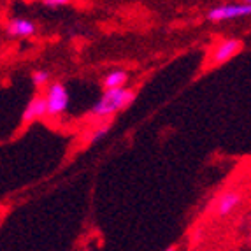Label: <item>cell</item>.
Segmentation results:
<instances>
[{
  "instance_id": "6da1fadb",
  "label": "cell",
  "mask_w": 251,
  "mask_h": 251,
  "mask_svg": "<svg viewBox=\"0 0 251 251\" xmlns=\"http://www.w3.org/2000/svg\"><path fill=\"white\" fill-rule=\"evenodd\" d=\"M135 100V92L128 88H114V90H104L100 100L97 102L92 109V116L105 118L113 116L114 113L126 109L132 102Z\"/></svg>"
},
{
  "instance_id": "7a4b0ae2",
  "label": "cell",
  "mask_w": 251,
  "mask_h": 251,
  "mask_svg": "<svg viewBox=\"0 0 251 251\" xmlns=\"http://www.w3.org/2000/svg\"><path fill=\"white\" fill-rule=\"evenodd\" d=\"M46 100H48V116L51 118L62 116L67 111V105H69V93L65 90V86L62 83H53L48 88Z\"/></svg>"
},
{
  "instance_id": "3957f363",
  "label": "cell",
  "mask_w": 251,
  "mask_h": 251,
  "mask_svg": "<svg viewBox=\"0 0 251 251\" xmlns=\"http://www.w3.org/2000/svg\"><path fill=\"white\" fill-rule=\"evenodd\" d=\"M251 16V4L244 2V4H228V5H220V7L211 9L207 13V20L209 21H226V20H235V18H244Z\"/></svg>"
},
{
  "instance_id": "277c9868",
  "label": "cell",
  "mask_w": 251,
  "mask_h": 251,
  "mask_svg": "<svg viewBox=\"0 0 251 251\" xmlns=\"http://www.w3.org/2000/svg\"><path fill=\"white\" fill-rule=\"evenodd\" d=\"M243 204V193L239 190H226L214 202V211L218 218H226L232 214L239 205Z\"/></svg>"
},
{
  "instance_id": "5b68a950",
  "label": "cell",
  "mask_w": 251,
  "mask_h": 251,
  "mask_svg": "<svg viewBox=\"0 0 251 251\" xmlns=\"http://www.w3.org/2000/svg\"><path fill=\"white\" fill-rule=\"evenodd\" d=\"M243 50V42L239 39H225L216 46L213 53V63L214 65H222L226 63L230 58H234L239 51Z\"/></svg>"
},
{
  "instance_id": "8992f818",
  "label": "cell",
  "mask_w": 251,
  "mask_h": 251,
  "mask_svg": "<svg viewBox=\"0 0 251 251\" xmlns=\"http://www.w3.org/2000/svg\"><path fill=\"white\" fill-rule=\"evenodd\" d=\"M46 114H48V100H46V97L37 95V97H34V99L28 102V105L25 107L21 122H23V125H28V123L35 122V120H41V118L46 116Z\"/></svg>"
},
{
  "instance_id": "52a82bcc",
  "label": "cell",
  "mask_w": 251,
  "mask_h": 251,
  "mask_svg": "<svg viewBox=\"0 0 251 251\" xmlns=\"http://www.w3.org/2000/svg\"><path fill=\"white\" fill-rule=\"evenodd\" d=\"M5 32L11 37H30V35L35 34V25L30 20L25 18H16V20H11L5 26Z\"/></svg>"
},
{
  "instance_id": "ba28073f",
  "label": "cell",
  "mask_w": 251,
  "mask_h": 251,
  "mask_svg": "<svg viewBox=\"0 0 251 251\" xmlns=\"http://www.w3.org/2000/svg\"><path fill=\"white\" fill-rule=\"evenodd\" d=\"M128 83V72L125 71H113L109 72L102 81V88L104 90H114V88H123Z\"/></svg>"
},
{
  "instance_id": "9c48e42d",
  "label": "cell",
  "mask_w": 251,
  "mask_h": 251,
  "mask_svg": "<svg viewBox=\"0 0 251 251\" xmlns=\"http://www.w3.org/2000/svg\"><path fill=\"white\" fill-rule=\"evenodd\" d=\"M32 81H34V84L37 86V88H41V86H44V84L50 83V72L35 71L34 74H32Z\"/></svg>"
},
{
  "instance_id": "30bf717a",
  "label": "cell",
  "mask_w": 251,
  "mask_h": 251,
  "mask_svg": "<svg viewBox=\"0 0 251 251\" xmlns=\"http://www.w3.org/2000/svg\"><path fill=\"white\" fill-rule=\"evenodd\" d=\"M107 134H109V125L99 126V128H97L95 132L92 134V137H90V143H97V141H100V139H104Z\"/></svg>"
},
{
  "instance_id": "8fae6325",
  "label": "cell",
  "mask_w": 251,
  "mask_h": 251,
  "mask_svg": "<svg viewBox=\"0 0 251 251\" xmlns=\"http://www.w3.org/2000/svg\"><path fill=\"white\" fill-rule=\"evenodd\" d=\"M71 0H42V4L46 5V7H63V5H67Z\"/></svg>"
},
{
  "instance_id": "7c38bea8",
  "label": "cell",
  "mask_w": 251,
  "mask_h": 251,
  "mask_svg": "<svg viewBox=\"0 0 251 251\" xmlns=\"http://www.w3.org/2000/svg\"><path fill=\"white\" fill-rule=\"evenodd\" d=\"M244 2H248V4H251V0H244Z\"/></svg>"
}]
</instances>
